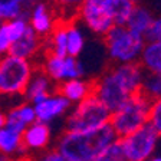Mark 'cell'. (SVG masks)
Listing matches in <instances>:
<instances>
[{
    "instance_id": "6da1fadb",
    "label": "cell",
    "mask_w": 161,
    "mask_h": 161,
    "mask_svg": "<svg viewBox=\"0 0 161 161\" xmlns=\"http://www.w3.org/2000/svg\"><path fill=\"white\" fill-rule=\"evenodd\" d=\"M142 76L144 69L138 62L117 64L94 84V94L112 112L140 91Z\"/></svg>"
},
{
    "instance_id": "7a4b0ae2",
    "label": "cell",
    "mask_w": 161,
    "mask_h": 161,
    "mask_svg": "<svg viewBox=\"0 0 161 161\" xmlns=\"http://www.w3.org/2000/svg\"><path fill=\"white\" fill-rule=\"evenodd\" d=\"M118 138L108 122L91 131H65L58 141L56 150L65 161H99L105 148Z\"/></svg>"
},
{
    "instance_id": "3957f363",
    "label": "cell",
    "mask_w": 161,
    "mask_h": 161,
    "mask_svg": "<svg viewBox=\"0 0 161 161\" xmlns=\"http://www.w3.org/2000/svg\"><path fill=\"white\" fill-rule=\"evenodd\" d=\"M105 49L115 64L138 62L141 50L145 45V36L130 29L127 25H114L104 35Z\"/></svg>"
},
{
    "instance_id": "277c9868",
    "label": "cell",
    "mask_w": 161,
    "mask_h": 161,
    "mask_svg": "<svg viewBox=\"0 0 161 161\" xmlns=\"http://www.w3.org/2000/svg\"><path fill=\"white\" fill-rule=\"evenodd\" d=\"M150 112L151 101L138 91L131 95L118 109L111 112L109 124L118 137H125L150 122Z\"/></svg>"
},
{
    "instance_id": "5b68a950",
    "label": "cell",
    "mask_w": 161,
    "mask_h": 161,
    "mask_svg": "<svg viewBox=\"0 0 161 161\" xmlns=\"http://www.w3.org/2000/svg\"><path fill=\"white\" fill-rule=\"evenodd\" d=\"M111 119V111L92 92L82 101L76 102V107L70 111L65 122V131H91L108 124Z\"/></svg>"
},
{
    "instance_id": "8992f818",
    "label": "cell",
    "mask_w": 161,
    "mask_h": 161,
    "mask_svg": "<svg viewBox=\"0 0 161 161\" xmlns=\"http://www.w3.org/2000/svg\"><path fill=\"white\" fill-rule=\"evenodd\" d=\"M33 68L25 58L6 53L0 58V94L22 95L32 76Z\"/></svg>"
},
{
    "instance_id": "52a82bcc",
    "label": "cell",
    "mask_w": 161,
    "mask_h": 161,
    "mask_svg": "<svg viewBox=\"0 0 161 161\" xmlns=\"http://www.w3.org/2000/svg\"><path fill=\"white\" fill-rule=\"evenodd\" d=\"M161 135L157 132L150 122L140 127L134 132L119 137L122 147H124L125 160L128 161H145L151 160L155 151Z\"/></svg>"
},
{
    "instance_id": "ba28073f",
    "label": "cell",
    "mask_w": 161,
    "mask_h": 161,
    "mask_svg": "<svg viewBox=\"0 0 161 161\" xmlns=\"http://www.w3.org/2000/svg\"><path fill=\"white\" fill-rule=\"evenodd\" d=\"M78 14L91 32L101 36H104L114 26V20L108 12L105 0H84L78 9Z\"/></svg>"
},
{
    "instance_id": "9c48e42d",
    "label": "cell",
    "mask_w": 161,
    "mask_h": 161,
    "mask_svg": "<svg viewBox=\"0 0 161 161\" xmlns=\"http://www.w3.org/2000/svg\"><path fill=\"white\" fill-rule=\"evenodd\" d=\"M45 72L55 82H64L66 79L84 76L85 68L82 62L76 59V56H70V55L58 56L50 53L45 62Z\"/></svg>"
},
{
    "instance_id": "30bf717a",
    "label": "cell",
    "mask_w": 161,
    "mask_h": 161,
    "mask_svg": "<svg viewBox=\"0 0 161 161\" xmlns=\"http://www.w3.org/2000/svg\"><path fill=\"white\" fill-rule=\"evenodd\" d=\"M33 107L35 112H36V119L49 124L50 121L56 119L58 117H62L69 109L70 101L65 98L62 94H50L43 101L33 104Z\"/></svg>"
},
{
    "instance_id": "8fae6325",
    "label": "cell",
    "mask_w": 161,
    "mask_h": 161,
    "mask_svg": "<svg viewBox=\"0 0 161 161\" xmlns=\"http://www.w3.org/2000/svg\"><path fill=\"white\" fill-rule=\"evenodd\" d=\"M50 141V128L46 122L33 121L22 132V144L27 150H43Z\"/></svg>"
},
{
    "instance_id": "7c38bea8",
    "label": "cell",
    "mask_w": 161,
    "mask_h": 161,
    "mask_svg": "<svg viewBox=\"0 0 161 161\" xmlns=\"http://www.w3.org/2000/svg\"><path fill=\"white\" fill-rule=\"evenodd\" d=\"M37 49H39L37 33L35 32L33 27L29 26L27 30L19 37V39H16L14 42H12L10 49H9V53L14 55V56H19V58L29 59V58H32L35 53H36Z\"/></svg>"
},
{
    "instance_id": "4fadbf2b",
    "label": "cell",
    "mask_w": 161,
    "mask_h": 161,
    "mask_svg": "<svg viewBox=\"0 0 161 161\" xmlns=\"http://www.w3.org/2000/svg\"><path fill=\"white\" fill-rule=\"evenodd\" d=\"M92 92H94V84L82 79V76L64 80L59 88V94H62L65 98H68L70 102H75V104L86 98Z\"/></svg>"
},
{
    "instance_id": "5bb4252c",
    "label": "cell",
    "mask_w": 161,
    "mask_h": 161,
    "mask_svg": "<svg viewBox=\"0 0 161 161\" xmlns=\"http://www.w3.org/2000/svg\"><path fill=\"white\" fill-rule=\"evenodd\" d=\"M138 64L145 72L161 74V42L147 40L141 50Z\"/></svg>"
},
{
    "instance_id": "9a60e30c",
    "label": "cell",
    "mask_w": 161,
    "mask_h": 161,
    "mask_svg": "<svg viewBox=\"0 0 161 161\" xmlns=\"http://www.w3.org/2000/svg\"><path fill=\"white\" fill-rule=\"evenodd\" d=\"M52 91V79L46 72H32L29 82L25 89V97L29 101H32L37 95H49Z\"/></svg>"
},
{
    "instance_id": "2e32d148",
    "label": "cell",
    "mask_w": 161,
    "mask_h": 161,
    "mask_svg": "<svg viewBox=\"0 0 161 161\" xmlns=\"http://www.w3.org/2000/svg\"><path fill=\"white\" fill-rule=\"evenodd\" d=\"M30 26L37 35H47L53 30V19L45 4H35L30 13Z\"/></svg>"
},
{
    "instance_id": "e0dca14e",
    "label": "cell",
    "mask_w": 161,
    "mask_h": 161,
    "mask_svg": "<svg viewBox=\"0 0 161 161\" xmlns=\"http://www.w3.org/2000/svg\"><path fill=\"white\" fill-rule=\"evenodd\" d=\"M153 20H154V16H153V13H151L147 7L137 6V4H135L125 25H127L130 29L138 32V33L145 35V32H147L148 27L153 23Z\"/></svg>"
},
{
    "instance_id": "ac0fdd59",
    "label": "cell",
    "mask_w": 161,
    "mask_h": 161,
    "mask_svg": "<svg viewBox=\"0 0 161 161\" xmlns=\"http://www.w3.org/2000/svg\"><path fill=\"white\" fill-rule=\"evenodd\" d=\"M114 25H125L135 3L132 0H105Z\"/></svg>"
},
{
    "instance_id": "d6986e66",
    "label": "cell",
    "mask_w": 161,
    "mask_h": 161,
    "mask_svg": "<svg viewBox=\"0 0 161 161\" xmlns=\"http://www.w3.org/2000/svg\"><path fill=\"white\" fill-rule=\"evenodd\" d=\"M140 92L145 98L153 102V101L161 98V74L154 72H145L142 76V82L140 86Z\"/></svg>"
},
{
    "instance_id": "ffe728a7",
    "label": "cell",
    "mask_w": 161,
    "mask_h": 161,
    "mask_svg": "<svg viewBox=\"0 0 161 161\" xmlns=\"http://www.w3.org/2000/svg\"><path fill=\"white\" fill-rule=\"evenodd\" d=\"M50 52L58 56L68 55V26L59 25L53 27L50 35Z\"/></svg>"
},
{
    "instance_id": "44dd1931",
    "label": "cell",
    "mask_w": 161,
    "mask_h": 161,
    "mask_svg": "<svg viewBox=\"0 0 161 161\" xmlns=\"http://www.w3.org/2000/svg\"><path fill=\"white\" fill-rule=\"evenodd\" d=\"M20 144H22V134H17L6 127L0 128V153L13 155L16 154Z\"/></svg>"
},
{
    "instance_id": "7402d4cb",
    "label": "cell",
    "mask_w": 161,
    "mask_h": 161,
    "mask_svg": "<svg viewBox=\"0 0 161 161\" xmlns=\"http://www.w3.org/2000/svg\"><path fill=\"white\" fill-rule=\"evenodd\" d=\"M85 47V36L79 27L68 25V55L78 56Z\"/></svg>"
},
{
    "instance_id": "603a6c76",
    "label": "cell",
    "mask_w": 161,
    "mask_h": 161,
    "mask_svg": "<svg viewBox=\"0 0 161 161\" xmlns=\"http://www.w3.org/2000/svg\"><path fill=\"white\" fill-rule=\"evenodd\" d=\"M4 25H6L7 35H9L12 42L19 39V37L27 30V27L30 26V25L27 23V19H25V17H14V19H10V20H7Z\"/></svg>"
},
{
    "instance_id": "cb8c5ba5",
    "label": "cell",
    "mask_w": 161,
    "mask_h": 161,
    "mask_svg": "<svg viewBox=\"0 0 161 161\" xmlns=\"http://www.w3.org/2000/svg\"><path fill=\"white\" fill-rule=\"evenodd\" d=\"M99 161H125V154H124V147L121 140L112 141L107 148H105L104 154L101 155Z\"/></svg>"
},
{
    "instance_id": "d4e9b609",
    "label": "cell",
    "mask_w": 161,
    "mask_h": 161,
    "mask_svg": "<svg viewBox=\"0 0 161 161\" xmlns=\"http://www.w3.org/2000/svg\"><path fill=\"white\" fill-rule=\"evenodd\" d=\"M4 127L12 130V131H14V132H17V134H22L25 131V128L27 127V124L20 118V115H19L16 108H13V109L7 114L6 121H4Z\"/></svg>"
},
{
    "instance_id": "484cf974",
    "label": "cell",
    "mask_w": 161,
    "mask_h": 161,
    "mask_svg": "<svg viewBox=\"0 0 161 161\" xmlns=\"http://www.w3.org/2000/svg\"><path fill=\"white\" fill-rule=\"evenodd\" d=\"M150 124L157 130L161 135V98L151 102V112H150Z\"/></svg>"
},
{
    "instance_id": "4316f807",
    "label": "cell",
    "mask_w": 161,
    "mask_h": 161,
    "mask_svg": "<svg viewBox=\"0 0 161 161\" xmlns=\"http://www.w3.org/2000/svg\"><path fill=\"white\" fill-rule=\"evenodd\" d=\"M145 40H153V42H161V16L154 17L151 26L145 32Z\"/></svg>"
},
{
    "instance_id": "83f0119b",
    "label": "cell",
    "mask_w": 161,
    "mask_h": 161,
    "mask_svg": "<svg viewBox=\"0 0 161 161\" xmlns=\"http://www.w3.org/2000/svg\"><path fill=\"white\" fill-rule=\"evenodd\" d=\"M17 112H19L20 118L26 122L27 125L32 124L33 121H36V112H35V107L32 105H27V104H23V105H19L16 107Z\"/></svg>"
},
{
    "instance_id": "f1b7e54d",
    "label": "cell",
    "mask_w": 161,
    "mask_h": 161,
    "mask_svg": "<svg viewBox=\"0 0 161 161\" xmlns=\"http://www.w3.org/2000/svg\"><path fill=\"white\" fill-rule=\"evenodd\" d=\"M10 45H12V40H10L9 35H7L6 25L2 23L0 25V56L9 53Z\"/></svg>"
},
{
    "instance_id": "f546056e",
    "label": "cell",
    "mask_w": 161,
    "mask_h": 161,
    "mask_svg": "<svg viewBox=\"0 0 161 161\" xmlns=\"http://www.w3.org/2000/svg\"><path fill=\"white\" fill-rule=\"evenodd\" d=\"M82 2L84 0H58V3L60 4V6L65 9V12H68V13H78V9H79V6L82 4Z\"/></svg>"
},
{
    "instance_id": "4dcf8cb0",
    "label": "cell",
    "mask_w": 161,
    "mask_h": 161,
    "mask_svg": "<svg viewBox=\"0 0 161 161\" xmlns=\"http://www.w3.org/2000/svg\"><path fill=\"white\" fill-rule=\"evenodd\" d=\"M43 160L46 161H65L64 157H62V154H60L58 150H53V151H49L47 154H45Z\"/></svg>"
},
{
    "instance_id": "1f68e13d",
    "label": "cell",
    "mask_w": 161,
    "mask_h": 161,
    "mask_svg": "<svg viewBox=\"0 0 161 161\" xmlns=\"http://www.w3.org/2000/svg\"><path fill=\"white\" fill-rule=\"evenodd\" d=\"M30 0H0V6H14V4H19V6H23L25 3H29Z\"/></svg>"
},
{
    "instance_id": "d6a6232c",
    "label": "cell",
    "mask_w": 161,
    "mask_h": 161,
    "mask_svg": "<svg viewBox=\"0 0 161 161\" xmlns=\"http://www.w3.org/2000/svg\"><path fill=\"white\" fill-rule=\"evenodd\" d=\"M151 160L161 161V137H160V140H158V144H157V147H155V151H154V154H153V157H151Z\"/></svg>"
},
{
    "instance_id": "836d02e7",
    "label": "cell",
    "mask_w": 161,
    "mask_h": 161,
    "mask_svg": "<svg viewBox=\"0 0 161 161\" xmlns=\"http://www.w3.org/2000/svg\"><path fill=\"white\" fill-rule=\"evenodd\" d=\"M4 121H6V118L3 117V114H0V128L4 127Z\"/></svg>"
},
{
    "instance_id": "e575fe53",
    "label": "cell",
    "mask_w": 161,
    "mask_h": 161,
    "mask_svg": "<svg viewBox=\"0 0 161 161\" xmlns=\"http://www.w3.org/2000/svg\"><path fill=\"white\" fill-rule=\"evenodd\" d=\"M132 2H134V3H137V2H138V0H132Z\"/></svg>"
}]
</instances>
